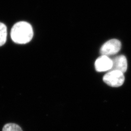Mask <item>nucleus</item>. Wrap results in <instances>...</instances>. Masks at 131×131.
I'll use <instances>...</instances> for the list:
<instances>
[{
	"label": "nucleus",
	"mask_w": 131,
	"mask_h": 131,
	"mask_svg": "<svg viewBox=\"0 0 131 131\" xmlns=\"http://www.w3.org/2000/svg\"><path fill=\"white\" fill-rule=\"evenodd\" d=\"M112 60L113 66L111 70H118L123 73L126 71L128 63L125 56L123 55H120L115 57Z\"/></svg>",
	"instance_id": "39448f33"
},
{
	"label": "nucleus",
	"mask_w": 131,
	"mask_h": 131,
	"mask_svg": "<svg viewBox=\"0 0 131 131\" xmlns=\"http://www.w3.org/2000/svg\"><path fill=\"white\" fill-rule=\"evenodd\" d=\"M122 48V43L117 39H112L104 43L101 48L100 52L102 56H109L118 52Z\"/></svg>",
	"instance_id": "7ed1b4c3"
},
{
	"label": "nucleus",
	"mask_w": 131,
	"mask_h": 131,
	"mask_svg": "<svg viewBox=\"0 0 131 131\" xmlns=\"http://www.w3.org/2000/svg\"><path fill=\"white\" fill-rule=\"evenodd\" d=\"M125 80L124 73L116 70L109 71L103 76V82L106 84L114 88H117L123 84Z\"/></svg>",
	"instance_id": "f03ea898"
},
{
	"label": "nucleus",
	"mask_w": 131,
	"mask_h": 131,
	"mask_svg": "<svg viewBox=\"0 0 131 131\" xmlns=\"http://www.w3.org/2000/svg\"><path fill=\"white\" fill-rule=\"evenodd\" d=\"M112 60L108 56H101L95 62V68L98 72L110 71L112 68Z\"/></svg>",
	"instance_id": "20e7f679"
},
{
	"label": "nucleus",
	"mask_w": 131,
	"mask_h": 131,
	"mask_svg": "<svg viewBox=\"0 0 131 131\" xmlns=\"http://www.w3.org/2000/svg\"><path fill=\"white\" fill-rule=\"evenodd\" d=\"M3 131H23L21 127L17 124L9 123L4 125Z\"/></svg>",
	"instance_id": "0eeeda50"
},
{
	"label": "nucleus",
	"mask_w": 131,
	"mask_h": 131,
	"mask_svg": "<svg viewBox=\"0 0 131 131\" xmlns=\"http://www.w3.org/2000/svg\"><path fill=\"white\" fill-rule=\"evenodd\" d=\"M32 26L25 21H19L11 29V37L15 43L24 44L30 42L33 37Z\"/></svg>",
	"instance_id": "f257e3e1"
},
{
	"label": "nucleus",
	"mask_w": 131,
	"mask_h": 131,
	"mask_svg": "<svg viewBox=\"0 0 131 131\" xmlns=\"http://www.w3.org/2000/svg\"><path fill=\"white\" fill-rule=\"evenodd\" d=\"M7 28L5 24L0 23V46L4 45L6 41Z\"/></svg>",
	"instance_id": "423d86ee"
}]
</instances>
